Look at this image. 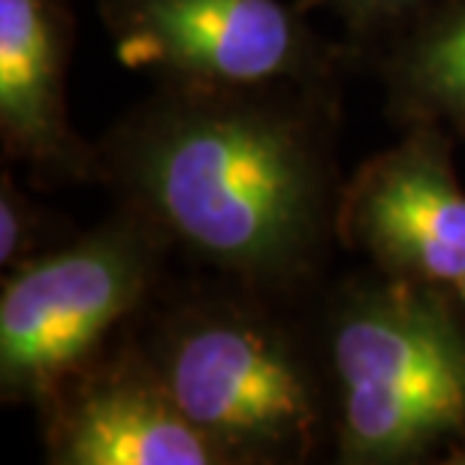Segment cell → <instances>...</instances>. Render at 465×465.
<instances>
[{
    "label": "cell",
    "instance_id": "cell-7",
    "mask_svg": "<svg viewBox=\"0 0 465 465\" xmlns=\"http://www.w3.org/2000/svg\"><path fill=\"white\" fill-rule=\"evenodd\" d=\"M34 411L52 465H230L175 402L134 321Z\"/></svg>",
    "mask_w": 465,
    "mask_h": 465
},
{
    "label": "cell",
    "instance_id": "cell-8",
    "mask_svg": "<svg viewBox=\"0 0 465 465\" xmlns=\"http://www.w3.org/2000/svg\"><path fill=\"white\" fill-rule=\"evenodd\" d=\"M76 43L70 0H0V145L40 188L100 182L97 139L73 127L67 70Z\"/></svg>",
    "mask_w": 465,
    "mask_h": 465
},
{
    "label": "cell",
    "instance_id": "cell-2",
    "mask_svg": "<svg viewBox=\"0 0 465 465\" xmlns=\"http://www.w3.org/2000/svg\"><path fill=\"white\" fill-rule=\"evenodd\" d=\"M296 305L218 278L161 287L134 321L175 402L230 465H302L332 450L327 369Z\"/></svg>",
    "mask_w": 465,
    "mask_h": 465
},
{
    "label": "cell",
    "instance_id": "cell-10",
    "mask_svg": "<svg viewBox=\"0 0 465 465\" xmlns=\"http://www.w3.org/2000/svg\"><path fill=\"white\" fill-rule=\"evenodd\" d=\"M79 230L73 221L34 203L13 182L9 163L0 173V269H18L31 260L52 254L76 239Z\"/></svg>",
    "mask_w": 465,
    "mask_h": 465
},
{
    "label": "cell",
    "instance_id": "cell-5",
    "mask_svg": "<svg viewBox=\"0 0 465 465\" xmlns=\"http://www.w3.org/2000/svg\"><path fill=\"white\" fill-rule=\"evenodd\" d=\"M121 67L154 85L248 88L341 82L357 54L309 25L296 0H97Z\"/></svg>",
    "mask_w": 465,
    "mask_h": 465
},
{
    "label": "cell",
    "instance_id": "cell-12",
    "mask_svg": "<svg viewBox=\"0 0 465 465\" xmlns=\"http://www.w3.org/2000/svg\"><path fill=\"white\" fill-rule=\"evenodd\" d=\"M444 465H465V439L460 441H453L448 450H444V457H441Z\"/></svg>",
    "mask_w": 465,
    "mask_h": 465
},
{
    "label": "cell",
    "instance_id": "cell-11",
    "mask_svg": "<svg viewBox=\"0 0 465 465\" xmlns=\"http://www.w3.org/2000/svg\"><path fill=\"white\" fill-rule=\"evenodd\" d=\"M296 4L305 13L327 9L330 15H336L341 27L348 31V45L360 64L371 45H378L396 27H402L430 0H296Z\"/></svg>",
    "mask_w": 465,
    "mask_h": 465
},
{
    "label": "cell",
    "instance_id": "cell-13",
    "mask_svg": "<svg viewBox=\"0 0 465 465\" xmlns=\"http://www.w3.org/2000/svg\"><path fill=\"white\" fill-rule=\"evenodd\" d=\"M457 296H460V302L465 305V278H462V282H460V287H457Z\"/></svg>",
    "mask_w": 465,
    "mask_h": 465
},
{
    "label": "cell",
    "instance_id": "cell-3",
    "mask_svg": "<svg viewBox=\"0 0 465 465\" xmlns=\"http://www.w3.org/2000/svg\"><path fill=\"white\" fill-rule=\"evenodd\" d=\"M314 332L339 465L441 462L465 439V305L457 291L369 269L323 296Z\"/></svg>",
    "mask_w": 465,
    "mask_h": 465
},
{
    "label": "cell",
    "instance_id": "cell-9",
    "mask_svg": "<svg viewBox=\"0 0 465 465\" xmlns=\"http://www.w3.org/2000/svg\"><path fill=\"white\" fill-rule=\"evenodd\" d=\"M362 61L393 124H439L465 143V0H430Z\"/></svg>",
    "mask_w": 465,
    "mask_h": 465
},
{
    "label": "cell",
    "instance_id": "cell-1",
    "mask_svg": "<svg viewBox=\"0 0 465 465\" xmlns=\"http://www.w3.org/2000/svg\"><path fill=\"white\" fill-rule=\"evenodd\" d=\"M339 91L157 85L97 139V184L218 278L302 302L339 245Z\"/></svg>",
    "mask_w": 465,
    "mask_h": 465
},
{
    "label": "cell",
    "instance_id": "cell-6",
    "mask_svg": "<svg viewBox=\"0 0 465 465\" xmlns=\"http://www.w3.org/2000/svg\"><path fill=\"white\" fill-rule=\"evenodd\" d=\"M457 136L439 124L366 157L345 182L339 245L387 278L457 291L465 278V191L453 166Z\"/></svg>",
    "mask_w": 465,
    "mask_h": 465
},
{
    "label": "cell",
    "instance_id": "cell-4",
    "mask_svg": "<svg viewBox=\"0 0 465 465\" xmlns=\"http://www.w3.org/2000/svg\"><path fill=\"white\" fill-rule=\"evenodd\" d=\"M175 245L143 212H113L67 245L9 269L0 287V399L40 405L166 284Z\"/></svg>",
    "mask_w": 465,
    "mask_h": 465
}]
</instances>
